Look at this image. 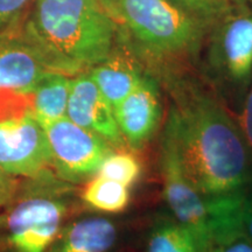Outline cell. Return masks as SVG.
Returning a JSON list of instances; mask_svg holds the SVG:
<instances>
[{
  "mask_svg": "<svg viewBox=\"0 0 252 252\" xmlns=\"http://www.w3.org/2000/svg\"><path fill=\"white\" fill-rule=\"evenodd\" d=\"M52 166L43 125L34 113L0 119V167L9 175L33 178Z\"/></svg>",
  "mask_w": 252,
  "mask_h": 252,
  "instance_id": "6",
  "label": "cell"
},
{
  "mask_svg": "<svg viewBox=\"0 0 252 252\" xmlns=\"http://www.w3.org/2000/svg\"><path fill=\"white\" fill-rule=\"evenodd\" d=\"M220 63L234 81H244L252 72V14L231 18L220 34Z\"/></svg>",
  "mask_w": 252,
  "mask_h": 252,
  "instance_id": "12",
  "label": "cell"
},
{
  "mask_svg": "<svg viewBox=\"0 0 252 252\" xmlns=\"http://www.w3.org/2000/svg\"><path fill=\"white\" fill-rule=\"evenodd\" d=\"M67 117L98 135L113 149L122 150L127 146L118 127L112 105L100 93L89 72L72 78Z\"/></svg>",
  "mask_w": 252,
  "mask_h": 252,
  "instance_id": "8",
  "label": "cell"
},
{
  "mask_svg": "<svg viewBox=\"0 0 252 252\" xmlns=\"http://www.w3.org/2000/svg\"><path fill=\"white\" fill-rule=\"evenodd\" d=\"M239 128H241L242 135H243L249 152L252 153V87L248 94V98L245 100L244 110L242 113L241 127Z\"/></svg>",
  "mask_w": 252,
  "mask_h": 252,
  "instance_id": "21",
  "label": "cell"
},
{
  "mask_svg": "<svg viewBox=\"0 0 252 252\" xmlns=\"http://www.w3.org/2000/svg\"><path fill=\"white\" fill-rule=\"evenodd\" d=\"M52 71L58 70L33 43L0 45V89L31 94Z\"/></svg>",
  "mask_w": 252,
  "mask_h": 252,
  "instance_id": "10",
  "label": "cell"
},
{
  "mask_svg": "<svg viewBox=\"0 0 252 252\" xmlns=\"http://www.w3.org/2000/svg\"><path fill=\"white\" fill-rule=\"evenodd\" d=\"M116 17L144 46L161 54L185 52L200 37L196 18L171 0H121Z\"/></svg>",
  "mask_w": 252,
  "mask_h": 252,
  "instance_id": "4",
  "label": "cell"
},
{
  "mask_svg": "<svg viewBox=\"0 0 252 252\" xmlns=\"http://www.w3.org/2000/svg\"><path fill=\"white\" fill-rule=\"evenodd\" d=\"M19 182L0 167V208H4L13 200L17 194Z\"/></svg>",
  "mask_w": 252,
  "mask_h": 252,
  "instance_id": "20",
  "label": "cell"
},
{
  "mask_svg": "<svg viewBox=\"0 0 252 252\" xmlns=\"http://www.w3.org/2000/svg\"><path fill=\"white\" fill-rule=\"evenodd\" d=\"M141 163L138 158L128 152H113L104 160L100 166L99 176L131 188L139 180L141 175Z\"/></svg>",
  "mask_w": 252,
  "mask_h": 252,
  "instance_id": "17",
  "label": "cell"
},
{
  "mask_svg": "<svg viewBox=\"0 0 252 252\" xmlns=\"http://www.w3.org/2000/svg\"><path fill=\"white\" fill-rule=\"evenodd\" d=\"M31 0H0V27L17 17Z\"/></svg>",
  "mask_w": 252,
  "mask_h": 252,
  "instance_id": "22",
  "label": "cell"
},
{
  "mask_svg": "<svg viewBox=\"0 0 252 252\" xmlns=\"http://www.w3.org/2000/svg\"><path fill=\"white\" fill-rule=\"evenodd\" d=\"M163 133L201 194L208 197L241 190L248 179L249 150L241 128L213 99L178 100Z\"/></svg>",
  "mask_w": 252,
  "mask_h": 252,
  "instance_id": "1",
  "label": "cell"
},
{
  "mask_svg": "<svg viewBox=\"0 0 252 252\" xmlns=\"http://www.w3.org/2000/svg\"><path fill=\"white\" fill-rule=\"evenodd\" d=\"M146 252H208L195 236L174 220H162L151 231Z\"/></svg>",
  "mask_w": 252,
  "mask_h": 252,
  "instance_id": "16",
  "label": "cell"
},
{
  "mask_svg": "<svg viewBox=\"0 0 252 252\" xmlns=\"http://www.w3.org/2000/svg\"><path fill=\"white\" fill-rule=\"evenodd\" d=\"M209 252H252V242L242 224L228 225L210 234Z\"/></svg>",
  "mask_w": 252,
  "mask_h": 252,
  "instance_id": "18",
  "label": "cell"
},
{
  "mask_svg": "<svg viewBox=\"0 0 252 252\" xmlns=\"http://www.w3.org/2000/svg\"><path fill=\"white\" fill-rule=\"evenodd\" d=\"M160 169L163 184V197L176 222L187 228L195 236L201 247L209 252L210 234L207 197L189 180L174 145L165 133L160 152Z\"/></svg>",
  "mask_w": 252,
  "mask_h": 252,
  "instance_id": "7",
  "label": "cell"
},
{
  "mask_svg": "<svg viewBox=\"0 0 252 252\" xmlns=\"http://www.w3.org/2000/svg\"><path fill=\"white\" fill-rule=\"evenodd\" d=\"M113 111L126 145L135 151L143 149L157 133L162 117L156 82L149 77L141 78L137 88Z\"/></svg>",
  "mask_w": 252,
  "mask_h": 252,
  "instance_id": "9",
  "label": "cell"
},
{
  "mask_svg": "<svg viewBox=\"0 0 252 252\" xmlns=\"http://www.w3.org/2000/svg\"><path fill=\"white\" fill-rule=\"evenodd\" d=\"M102 2L104 7H105L108 11L111 13V15L116 17V11H117V5L121 0H99Z\"/></svg>",
  "mask_w": 252,
  "mask_h": 252,
  "instance_id": "24",
  "label": "cell"
},
{
  "mask_svg": "<svg viewBox=\"0 0 252 252\" xmlns=\"http://www.w3.org/2000/svg\"><path fill=\"white\" fill-rule=\"evenodd\" d=\"M7 206L4 228L14 252H46L69 210L68 182L46 169L27 178Z\"/></svg>",
  "mask_w": 252,
  "mask_h": 252,
  "instance_id": "3",
  "label": "cell"
},
{
  "mask_svg": "<svg viewBox=\"0 0 252 252\" xmlns=\"http://www.w3.org/2000/svg\"><path fill=\"white\" fill-rule=\"evenodd\" d=\"M41 124L48 138L53 168L61 180L70 185L87 184L91 180L115 150L98 135L68 117Z\"/></svg>",
  "mask_w": 252,
  "mask_h": 252,
  "instance_id": "5",
  "label": "cell"
},
{
  "mask_svg": "<svg viewBox=\"0 0 252 252\" xmlns=\"http://www.w3.org/2000/svg\"><path fill=\"white\" fill-rule=\"evenodd\" d=\"M72 78L67 74L52 71L32 90V112L41 123L67 117Z\"/></svg>",
  "mask_w": 252,
  "mask_h": 252,
  "instance_id": "14",
  "label": "cell"
},
{
  "mask_svg": "<svg viewBox=\"0 0 252 252\" xmlns=\"http://www.w3.org/2000/svg\"><path fill=\"white\" fill-rule=\"evenodd\" d=\"M118 239L115 222L87 216L63 225L46 252H111Z\"/></svg>",
  "mask_w": 252,
  "mask_h": 252,
  "instance_id": "11",
  "label": "cell"
},
{
  "mask_svg": "<svg viewBox=\"0 0 252 252\" xmlns=\"http://www.w3.org/2000/svg\"><path fill=\"white\" fill-rule=\"evenodd\" d=\"M112 15L99 0H36L30 42L67 75L93 68L111 54Z\"/></svg>",
  "mask_w": 252,
  "mask_h": 252,
  "instance_id": "2",
  "label": "cell"
},
{
  "mask_svg": "<svg viewBox=\"0 0 252 252\" xmlns=\"http://www.w3.org/2000/svg\"><path fill=\"white\" fill-rule=\"evenodd\" d=\"M196 19L220 17L230 7V0H172Z\"/></svg>",
  "mask_w": 252,
  "mask_h": 252,
  "instance_id": "19",
  "label": "cell"
},
{
  "mask_svg": "<svg viewBox=\"0 0 252 252\" xmlns=\"http://www.w3.org/2000/svg\"><path fill=\"white\" fill-rule=\"evenodd\" d=\"M89 75L113 109L137 88L143 78L130 59L111 54L91 68Z\"/></svg>",
  "mask_w": 252,
  "mask_h": 252,
  "instance_id": "13",
  "label": "cell"
},
{
  "mask_svg": "<svg viewBox=\"0 0 252 252\" xmlns=\"http://www.w3.org/2000/svg\"><path fill=\"white\" fill-rule=\"evenodd\" d=\"M82 200L88 206L99 212L119 214L130 203V188L117 181L96 175L86 184Z\"/></svg>",
  "mask_w": 252,
  "mask_h": 252,
  "instance_id": "15",
  "label": "cell"
},
{
  "mask_svg": "<svg viewBox=\"0 0 252 252\" xmlns=\"http://www.w3.org/2000/svg\"><path fill=\"white\" fill-rule=\"evenodd\" d=\"M241 220L243 232L252 242V194L249 196L244 195L241 210Z\"/></svg>",
  "mask_w": 252,
  "mask_h": 252,
  "instance_id": "23",
  "label": "cell"
}]
</instances>
